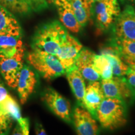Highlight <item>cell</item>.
<instances>
[{"mask_svg": "<svg viewBox=\"0 0 135 135\" xmlns=\"http://www.w3.org/2000/svg\"><path fill=\"white\" fill-rule=\"evenodd\" d=\"M68 34L66 28L60 22H50L42 25L35 32L32 40V48L56 55Z\"/></svg>", "mask_w": 135, "mask_h": 135, "instance_id": "obj_1", "label": "cell"}, {"mask_svg": "<svg viewBox=\"0 0 135 135\" xmlns=\"http://www.w3.org/2000/svg\"><path fill=\"white\" fill-rule=\"evenodd\" d=\"M127 104L114 98H104L97 111L96 119L104 129L114 130L127 123Z\"/></svg>", "mask_w": 135, "mask_h": 135, "instance_id": "obj_2", "label": "cell"}, {"mask_svg": "<svg viewBox=\"0 0 135 135\" xmlns=\"http://www.w3.org/2000/svg\"><path fill=\"white\" fill-rule=\"evenodd\" d=\"M26 60L46 80H51L65 73L58 58L46 52L33 50L28 54Z\"/></svg>", "mask_w": 135, "mask_h": 135, "instance_id": "obj_3", "label": "cell"}, {"mask_svg": "<svg viewBox=\"0 0 135 135\" xmlns=\"http://www.w3.org/2000/svg\"><path fill=\"white\" fill-rule=\"evenodd\" d=\"M121 13L118 0H98L93 3L92 13L99 33L107 31Z\"/></svg>", "mask_w": 135, "mask_h": 135, "instance_id": "obj_4", "label": "cell"}, {"mask_svg": "<svg viewBox=\"0 0 135 135\" xmlns=\"http://www.w3.org/2000/svg\"><path fill=\"white\" fill-rule=\"evenodd\" d=\"M101 88L105 98H114L125 103L131 104L135 101V88L128 83L125 76H113L101 80Z\"/></svg>", "mask_w": 135, "mask_h": 135, "instance_id": "obj_5", "label": "cell"}, {"mask_svg": "<svg viewBox=\"0 0 135 135\" xmlns=\"http://www.w3.org/2000/svg\"><path fill=\"white\" fill-rule=\"evenodd\" d=\"M113 38L135 41V11L128 5L121 11L113 25Z\"/></svg>", "mask_w": 135, "mask_h": 135, "instance_id": "obj_6", "label": "cell"}, {"mask_svg": "<svg viewBox=\"0 0 135 135\" xmlns=\"http://www.w3.org/2000/svg\"><path fill=\"white\" fill-rule=\"evenodd\" d=\"M42 100L56 116L68 123L71 121V108L68 99L51 88L45 89Z\"/></svg>", "mask_w": 135, "mask_h": 135, "instance_id": "obj_7", "label": "cell"}, {"mask_svg": "<svg viewBox=\"0 0 135 135\" xmlns=\"http://www.w3.org/2000/svg\"><path fill=\"white\" fill-rule=\"evenodd\" d=\"M83 48L77 39L68 34L65 41L55 55L63 66L65 73L75 67L76 60Z\"/></svg>", "mask_w": 135, "mask_h": 135, "instance_id": "obj_8", "label": "cell"}, {"mask_svg": "<svg viewBox=\"0 0 135 135\" xmlns=\"http://www.w3.org/2000/svg\"><path fill=\"white\" fill-rule=\"evenodd\" d=\"M73 119L76 131L80 135H95L98 134L99 128L96 118L85 108L81 106L75 107Z\"/></svg>", "mask_w": 135, "mask_h": 135, "instance_id": "obj_9", "label": "cell"}, {"mask_svg": "<svg viewBox=\"0 0 135 135\" xmlns=\"http://www.w3.org/2000/svg\"><path fill=\"white\" fill-rule=\"evenodd\" d=\"M23 58L6 57L0 54V73L6 84L12 88H16L18 76L24 65Z\"/></svg>", "mask_w": 135, "mask_h": 135, "instance_id": "obj_10", "label": "cell"}, {"mask_svg": "<svg viewBox=\"0 0 135 135\" xmlns=\"http://www.w3.org/2000/svg\"><path fill=\"white\" fill-rule=\"evenodd\" d=\"M95 55L88 49L83 48L75 61V67L81 73L84 80L89 83L101 80L99 74L94 66V57Z\"/></svg>", "mask_w": 135, "mask_h": 135, "instance_id": "obj_11", "label": "cell"}, {"mask_svg": "<svg viewBox=\"0 0 135 135\" xmlns=\"http://www.w3.org/2000/svg\"><path fill=\"white\" fill-rule=\"evenodd\" d=\"M37 83L35 72L29 66L23 65L18 76L16 89L22 104L26 103L33 93Z\"/></svg>", "mask_w": 135, "mask_h": 135, "instance_id": "obj_12", "label": "cell"}, {"mask_svg": "<svg viewBox=\"0 0 135 135\" xmlns=\"http://www.w3.org/2000/svg\"><path fill=\"white\" fill-rule=\"evenodd\" d=\"M54 3L61 24L72 33H78L82 27L76 18L70 0H55Z\"/></svg>", "mask_w": 135, "mask_h": 135, "instance_id": "obj_13", "label": "cell"}, {"mask_svg": "<svg viewBox=\"0 0 135 135\" xmlns=\"http://www.w3.org/2000/svg\"><path fill=\"white\" fill-rule=\"evenodd\" d=\"M100 82L99 81L89 83L86 87L83 99V107L96 118L97 111L104 98Z\"/></svg>", "mask_w": 135, "mask_h": 135, "instance_id": "obj_14", "label": "cell"}, {"mask_svg": "<svg viewBox=\"0 0 135 135\" xmlns=\"http://www.w3.org/2000/svg\"><path fill=\"white\" fill-rule=\"evenodd\" d=\"M0 54L6 57L24 58L25 49L21 36L0 33Z\"/></svg>", "mask_w": 135, "mask_h": 135, "instance_id": "obj_15", "label": "cell"}, {"mask_svg": "<svg viewBox=\"0 0 135 135\" xmlns=\"http://www.w3.org/2000/svg\"><path fill=\"white\" fill-rule=\"evenodd\" d=\"M2 107L4 109L12 119H14L18 123V124L21 128L23 134L28 135L30 133V123L29 119L27 118H23L22 116L21 108L19 104L16 99L11 95L8 96Z\"/></svg>", "mask_w": 135, "mask_h": 135, "instance_id": "obj_16", "label": "cell"}, {"mask_svg": "<svg viewBox=\"0 0 135 135\" xmlns=\"http://www.w3.org/2000/svg\"><path fill=\"white\" fill-rule=\"evenodd\" d=\"M100 54L108 58L112 66L113 76H124L126 75L129 66L121 60L113 45L109 43L108 45L101 48Z\"/></svg>", "mask_w": 135, "mask_h": 135, "instance_id": "obj_17", "label": "cell"}, {"mask_svg": "<svg viewBox=\"0 0 135 135\" xmlns=\"http://www.w3.org/2000/svg\"><path fill=\"white\" fill-rule=\"evenodd\" d=\"M0 33L22 36V29L13 13L0 6Z\"/></svg>", "mask_w": 135, "mask_h": 135, "instance_id": "obj_18", "label": "cell"}, {"mask_svg": "<svg viewBox=\"0 0 135 135\" xmlns=\"http://www.w3.org/2000/svg\"><path fill=\"white\" fill-rule=\"evenodd\" d=\"M66 73L68 81L78 103L83 107V99L86 87L85 85V80L76 67L66 72Z\"/></svg>", "mask_w": 135, "mask_h": 135, "instance_id": "obj_19", "label": "cell"}, {"mask_svg": "<svg viewBox=\"0 0 135 135\" xmlns=\"http://www.w3.org/2000/svg\"><path fill=\"white\" fill-rule=\"evenodd\" d=\"M109 43L113 45L121 60L129 66H135V41L113 38Z\"/></svg>", "mask_w": 135, "mask_h": 135, "instance_id": "obj_20", "label": "cell"}, {"mask_svg": "<svg viewBox=\"0 0 135 135\" xmlns=\"http://www.w3.org/2000/svg\"><path fill=\"white\" fill-rule=\"evenodd\" d=\"M78 21L85 26L90 20L93 3L91 0H70Z\"/></svg>", "mask_w": 135, "mask_h": 135, "instance_id": "obj_21", "label": "cell"}, {"mask_svg": "<svg viewBox=\"0 0 135 135\" xmlns=\"http://www.w3.org/2000/svg\"><path fill=\"white\" fill-rule=\"evenodd\" d=\"M94 66L101 80L109 79L113 76L112 66L106 56L101 54L94 55Z\"/></svg>", "mask_w": 135, "mask_h": 135, "instance_id": "obj_22", "label": "cell"}, {"mask_svg": "<svg viewBox=\"0 0 135 135\" xmlns=\"http://www.w3.org/2000/svg\"><path fill=\"white\" fill-rule=\"evenodd\" d=\"M0 6L18 15H27L31 11L25 0H0Z\"/></svg>", "mask_w": 135, "mask_h": 135, "instance_id": "obj_23", "label": "cell"}, {"mask_svg": "<svg viewBox=\"0 0 135 135\" xmlns=\"http://www.w3.org/2000/svg\"><path fill=\"white\" fill-rule=\"evenodd\" d=\"M12 125V119L0 104V134H6Z\"/></svg>", "mask_w": 135, "mask_h": 135, "instance_id": "obj_24", "label": "cell"}, {"mask_svg": "<svg viewBox=\"0 0 135 135\" xmlns=\"http://www.w3.org/2000/svg\"><path fill=\"white\" fill-rule=\"evenodd\" d=\"M31 11L38 12L48 8L47 0H25Z\"/></svg>", "mask_w": 135, "mask_h": 135, "instance_id": "obj_25", "label": "cell"}, {"mask_svg": "<svg viewBox=\"0 0 135 135\" xmlns=\"http://www.w3.org/2000/svg\"><path fill=\"white\" fill-rule=\"evenodd\" d=\"M124 76L128 83L135 88V66L129 67L127 73Z\"/></svg>", "mask_w": 135, "mask_h": 135, "instance_id": "obj_26", "label": "cell"}, {"mask_svg": "<svg viewBox=\"0 0 135 135\" xmlns=\"http://www.w3.org/2000/svg\"><path fill=\"white\" fill-rule=\"evenodd\" d=\"M9 94H8L7 89L5 88V87L3 85L2 82L0 80V104L1 106L4 103V102L6 101V99L8 98V96Z\"/></svg>", "mask_w": 135, "mask_h": 135, "instance_id": "obj_27", "label": "cell"}, {"mask_svg": "<svg viewBox=\"0 0 135 135\" xmlns=\"http://www.w3.org/2000/svg\"><path fill=\"white\" fill-rule=\"evenodd\" d=\"M35 133L36 134H46V132L43 126L40 123H36L35 127Z\"/></svg>", "mask_w": 135, "mask_h": 135, "instance_id": "obj_28", "label": "cell"}, {"mask_svg": "<svg viewBox=\"0 0 135 135\" xmlns=\"http://www.w3.org/2000/svg\"><path fill=\"white\" fill-rule=\"evenodd\" d=\"M13 134H23L21 128H20V126L18 124L15 128L14 131L13 132Z\"/></svg>", "mask_w": 135, "mask_h": 135, "instance_id": "obj_29", "label": "cell"}, {"mask_svg": "<svg viewBox=\"0 0 135 135\" xmlns=\"http://www.w3.org/2000/svg\"><path fill=\"white\" fill-rule=\"evenodd\" d=\"M123 2L126 3H135V0H121Z\"/></svg>", "mask_w": 135, "mask_h": 135, "instance_id": "obj_30", "label": "cell"}, {"mask_svg": "<svg viewBox=\"0 0 135 135\" xmlns=\"http://www.w3.org/2000/svg\"><path fill=\"white\" fill-rule=\"evenodd\" d=\"M48 4H52V3H55V0H47Z\"/></svg>", "mask_w": 135, "mask_h": 135, "instance_id": "obj_31", "label": "cell"}, {"mask_svg": "<svg viewBox=\"0 0 135 135\" xmlns=\"http://www.w3.org/2000/svg\"><path fill=\"white\" fill-rule=\"evenodd\" d=\"M91 1H93V3H94V2H96V1H98V0H91Z\"/></svg>", "mask_w": 135, "mask_h": 135, "instance_id": "obj_32", "label": "cell"}]
</instances>
